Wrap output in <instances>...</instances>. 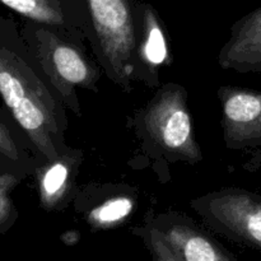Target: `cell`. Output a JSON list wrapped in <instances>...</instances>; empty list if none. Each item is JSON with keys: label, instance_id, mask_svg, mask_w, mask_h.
<instances>
[{"label": "cell", "instance_id": "3", "mask_svg": "<svg viewBox=\"0 0 261 261\" xmlns=\"http://www.w3.org/2000/svg\"><path fill=\"white\" fill-rule=\"evenodd\" d=\"M133 124L140 139L170 162L195 165L203 160L188 107V92L180 84H163Z\"/></svg>", "mask_w": 261, "mask_h": 261}, {"label": "cell", "instance_id": "13", "mask_svg": "<svg viewBox=\"0 0 261 261\" xmlns=\"http://www.w3.org/2000/svg\"><path fill=\"white\" fill-rule=\"evenodd\" d=\"M135 201L130 195H115L87 214V222L94 229L115 228L124 223L134 211Z\"/></svg>", "mask_w": 261, "mask_h": 261}, {"label": "cell", "instance_id": "10", "mask_svg": "<svg viewBox=\"0 0 261 261\" xmlns=\"http://www.w3.org/2000/svg\"><path fill=\"white\" fill-rule=\"evenodd\" d=\"M218 63L226 70L261 74V7L232 25Z\"/></svg>", "mask_w": 261, "mask_h": 261}, {"label": "cell", "instance_id": "12", "mask_svg": "<svg viewBox=\"0 0 261 261\" xmlns=\"http://www.w3.org/2000/svg\"><path fill=\"white\" fill-rule=\"evenodd\" d=\"M14 122V120L10 121L7 112L0 109V157L19 168L25 175L35 173L38 163L37 155L33 157L35 150H28V147H32L23 142L19 133L15 130Z\"/></svg>", "mask_w": 261, "mask_h": 261}, {"label": "cell", "instance_id": "14", "mask_svg": "<svg viewBox=\"0 0 261 261\" xmlns=\"http://www.w3.org/2000/svg\"><path fill=\"white\" fill-rule=\"evenodd\" d=\"M25 175L18 171L0 172V233L10 228L18 218V212L12 199V191L20 184Z\"/></svg>", "mask_w": 261, "mask_h": 261}, {"label": "cell", "instance_id": "15", "mask_svg": "<svg viewBox=\"0 0 261 261\" xmlns=\"http://www.w3.org/2000/svg\"><path fill=\"white\" fill-rule=\"evenodd\" d=\"M133 233L139 237L150 254V261H178L157 228L145 222L143 227L133 229Z\"/></svg>", "mask_w": 261, "mask_h": 261}, {"label": "cell", "instance_id": "6", "mask_svg": "<svg viewBox=\"0 0 261 261\" xmlns=\"http://www.w3.org/2000/svg\"><path fill=\"white\" fill-rule=\"evenodd\" d=\"M218 99L226 147L231 150L261 147V91L222 86Z\"/></svg>", "mask_w": 261, "mask_h": 261}, {"label": "cell", "instance_id": "2", "mask_svg": "<svg viewBox=\"0 0 261 261\" xmlns=\"http://www.w3.org/2000/svg\"><path fill=\"white\" fill-rule=\"evenodd\" d=\"M22 37L51 88L66 109L81 117L78 89L97 92L101 66L88 58L83 46L47 25L30 20Z\"/></svg>", "mask_w": 261, "mask_h": 261}, {"label": "cell", "instance_id": "8", "mask_svg": "<svg viewBox=\"0 0 261 261\" xmlns=\"http://www.w3.org/2000/svg\"><path fill=\"white\" fill-rule=\"evenodd\" d=\"M134 81L148 87L160 86V70L172 64L166 31L157 10L148 3L134 2Z\"/></svg>", "mask_w": 261, "mask_h": 261}, {"label": "cell", "instance_id": "4", "mask_svg": "<svg viewBox=\"0 0 261 261\" xmlns=\"http://www.w3.org/2000/svg\"><path fill=\"white\" fill-rule=\"evenodd\" d=\"M89 41L99 66L122 91L132 92L135 68L133 0H84Z\"/></svg>", "mask_w": 261, "mask_h": 261}, {"label": "cell", "instance_id": "1", "mask_svg": "<svg viewBox=\"0 0 261 261\" xmlns=\"http://www.w3.org/2000/svg\"><path fill=\"white\" fill-rule=\"evenodd\" d=\"M0 96L38 162L56 161L71 149L65 143V105L18 35L12 45L0 41Z\"/></svg>", "mask_w": 261, "mask_h": 261}, {"label": "cell", "instance_id": "5", "mask_svg": "<svg viewBox=\"0 0 261 261\" xmlns=\"http://www.w3.org/2000/svg\"><path fill=\"white\" fill-rule=\"evenodd\" d=\"M190 205L214 232L261 252L260 194L226 188L193 199Z\"/></svg>", "mask_w": 261, "mask_h": 261}, {"label": "cell", "instance_id": "16", "mask_svg": "<svg viewBox=\"0 0 261 261\" xmlns=\"http://www.w3.org/2000/svg\"><path fill=\"white\" fill-rule=\"evenodd\" d=\"M9 170L18 171V172H20V173H23V175H25V173L22 172V171H20L19 168H17L14 165H12V163L8 162L7 160H4V158L0 157V172H4V171H9ZM25 176H27V175H25Z\"/></svg>", "mask_w": 261, "mask_h": 261}, {"label": "cell", "instance_id": "9", "mask_svg": "<svg viewBox=\"0 0 261 261\" xmlns=\"http://www.w3.org/2000/svg\"><path fill=\"white\" fill-rule=\"evenodd\" d=\"M3 5L23 18L47 25L83 46L89 40V20L79 5L69 0H0Z\"/></svg>", "mask_w": 261, "mask_h": 261}, {"label": "cell", "instance_id": "11", "mask_svg": "<svg viewBox=\"0 0 261 261\" xmlns=\"http://www.w3.org/2000/svg\"><path fill=\"white\" fill-rule=\"evenodd\" d=\"M82 163V152L70 149L56 161L38 162L35 170L40 204L45 211L60 209L70 198L74 180Z\"/></svg>", "mask_w": 261, "mask_h": 261}, {"label": "cell", "instance_id": "7", "mask_svg": "<svg viewBox=\"0 0 261 261\" xmlns=\"http://www.w3.org/2000/svg\"><path fill=\"white\" fill-rule=\"evenodd\" d=\"M147 223L158 229L178 261H237L185 214L165 212L147 219Z\"/></svg>", "mask_w": 261, "mask_h": 261}]
</instances>
